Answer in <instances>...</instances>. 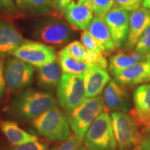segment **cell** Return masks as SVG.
Here are the masks:
<instances>
[{
  "label": "cell",
  "mask_w": 150,
  "mask_h": 150,
  "mask_svg": "<svg viewBox=\"0 0 150 150\" xmlns=\"http://www.w3.org/2000/svg\"><path fill=\"white\" fill-rule=\"evenodd\" d=\"M103 99L108 109L112 111L127 112L131 108L129 94L115 80L108 83L105 88Z\"/></svg>",
  "instance_id": "8fae6325"
},
{
  "label": "cell",
  "mask_w": 150,
  "mask_h": 150,
  "mask_svg": "<svg viewBox=\"0 0 150 150\" xmlns=\"http://www.w3.org/2000/svg\"><path fill=\"white\" fill-rule=\"evenodd\" d=\"M146 58L147 54H140L136 51L129 53L120 52L110 58L108 70L112 75H114L138 62L146 61Z\"/></svg>",
  "instance_id": "44dd1931"
},
{
  "label": "cell",
  "mask_w": 150,
  "mask_h": 150,
  "mask_svg": "<svg viewBox=\"0 0 150 150\" xmlns=\"http://www.w3.org/2000/svg\"><path fill=\"white\" fill-rule=\"evenodd\" d=\"M142 5V0H115L114 6L133 12L141 8Z\"/></svg>",
  "instance_id": "83f0119b"
},
{
  "label": "cell",
  "mask_w": 150,
  "mask_h": 150,
  "mask_svg": "<svg viewBox=\"0 0 150 150\" xmlns=\"http://www.w3.org/2000/svg\"><path fill=\"white\" fill-rule=\"evenodd\" d=\"M0 12L6 16H14L18 12L15 0H0Z\"/></svg>",
  "instance_id": "f1b7e54d"
},
{
  "label": "cell",
  "mask_w": 150,
  "mask_h": 150,
  "mask_svg": "<svg viewBox=\"0 0 150 150\" xmlns=\"http://www.w3.org/2000/svg\"><path fill=\"white\" fill-rule=\"evenodd\" d=\"M117 147L119 150H140L145 135L131 114L113 112L111 115Z\"/></svg>",
  "instance_id": "7a4b0ae2"
},
{
  "label": "cell",
  "mask_w": 150,
  "mask_h": 150,
  "mask_svg": "<svg viewBox=\"0 0 150 150\" xmlns=\"http://www.w3.org/2000/svg\"><path fill=\"white\" fill-rule=\"evenodd\" d=\"M81 142V141L79 140L76 135H71L56 150H76Z\"/></svg>",
  "instance_id": "f546056e"
},
{
  "label": "cell",
  "mask_w": 150,
  "mask_h": 150,
  "mask_svg": "<svg viewBox=\"0 0 150 150\" xmlns=\"http://www.w3.org/2000/svg\"><path fill=\"white\" fill-rule=\"evenodd\" d=\"M81 40L87 51L98 54H104L106 52L105 49L88 31H83L81 33Z\"/></svg>",
  "instance_id": "d4e9b609"
},
{
  "label": "cell",
  "mask_w": 150,
  "mask_h": 150,
  "mask_svg": "<svg viewBox=\"0 0 150 150\" xmlns=\"http://www.w3.org/2000/svg\"><path fill=\"white\" fill-rule=\"evenodd\" d=\"M140 150H150V136L145 137L140 146Z\"/></svg>",
  "instance_id": "e575fe53"
},
{
  "label": "cell",
  "mask_w": 150,
  "mask_h": 150,
  "mask_svg": "<svg viewBox=\"0 0 150 150\" xmlns=\"http://www.w3.org/2000/svg\"><path fill=\"white\" fill-rule=\"evenodd\" d=\"M0 128L11 143L16 146L38 140L36 136L24 131L14 122L1 121Z\"/></svg>",
  "instance_id": "ffe728a7"
},
{
  "label": "cell",
  "mask_w": 150,
  "mask_h": 150,
  "mask_svg": "<svg viewBox=\"0 0 150 150\" xmlns=\"http://www.w3.org/2000/svg\"><path fill=\"white\" fill-rule=\"evenodd\" d=\"M64 48L73 59L79 61H85L86 50L83 44L79 41H73Z\"/></svg>",
  "instance_id": "484cf974"
},
{
  "label": "cell",
  "mask_w": 150,
  "mask_h": 150,
  "mask_svg": "<svg viewBox=\"0 0 150 150\" xmlns=\"http://www.w3.org/2000/svg\"><path fill=\"white\" fill-rule=\"evenodd\" d=\"M47 146L45 144L37 141L30 142L27 143L17 145L12 150H47Z\"/></svg>",
  "instance_id": "4dcf8cb0"
},
{
  "label": "cell",
  "mask_w": 150,
  "mask_h": 150,
  "mask_svg": "<svg viewBox=\"0 0 150 150\" xmlns=\"http://www.w3.org/2000/svg\"><path fill=\"white\" fill-rule=\"evenodd\" d=\"M146 61L150 63V52L147 54V58H146Z\"/></svg>",
  "instance_id": "74e56055"
},
{
  "label": "cell",
  "mask_w": 150,
  "mask_h": 150,
  "mask_svg": "<svg viewBox=\"0 0 150 150\" xmlns=\"http://www.w3.org/2000/svg\"><path fill=\"white\" fill-rule=\"evenodd\" d=\"M87 30L88 32L105 49L106 52H112L117 48L104 18L95 17Z\"/></svg>",
  "instance_id": "ac0fdd59"
},
{
  "label": "cell",
  "mask_w": 150,
  "mask_h": 150,
  "mask_svg": "<svg viewBox=\"0 0 150 150\" xmlns=\"http://www.w3.org/2000/svg\"><path fill=\"white\" fill-rule=\"evenodd\" d=\"M34 67L18 58H11L4 67L6 86L9 91H18L29 86L33 81Z\"/></svg>",
  "instance_id": "ba28073f"
},
{
  "label": "cell",
  "mask_w": 150,
  "mask_h": 150,
  "mask_svg": "<svg viewBox=\"0 0 150 150\" xmlns=\"http://www.w3.org/2000/svg\"><path fill=\"white\" fill-rule=\"evenodd\" d=\"M22 42L21 33L13 24L0 18V56L13 54Z\"/></svg>",
  "instance_id": "9a60e30c"
},
{
  "label": "cell",
  "mask_w": 150,
  "mask_h": 150,
  "mask_svg": "<svg viewBox=\"0 0 150 150\" xmlns=\"http://www.w3.org/2000/svg\"><path fill=\"white\" fill-rule=\"evenodd\" d=\"M110 81V76L104 69L93 67L84 74V87L86 97H98Z\"/></svg>",
  "instance_id": "2e32d148"
},
{
  "label": "cell",
  "mask_w": 150,
  "mask_h": 150,
  "mask_svg": "<svg viewBox=\"0 0 150 150\" xmlns=\"http://www.w3.org/2000/svg\"><path fill=\"white\" fill-rule=\"evenodd\" d=\"M86 3L91 7L95 17L104 18L113 8L115 0H88Z\"/></svg>",
  "instance_id": "cb8c5ba5"
},
{
  "label": "cell",
  "mask_w": 150,
  "mask_h": 150,
  "mask_svg": "<svg viewBox=\"0 0 150 150\" xmlns=\"http://www.w3.org/2000/svg\"><path fill=\"white\" fill-rule=\"evenodd\" d=\"M115 80L123 86H134L150 82V63L140 61L113 75Z\"/></svg>",
  "instance_id": "7c38bea8"
},
{
  "label": "cell",
  "mask_w": 150,
  "mask_h": 150,
  "mask_svg": "<svg viewBox=\"0 0 150 150\" xmlns=\"http://www.w3.org/2000/svg\"><path fill=\"white\" fill-rule=\"evenodd\" d=\"M56 99L51 93L27 90L14 97L6 111L19 120L34 119L53 107Z\"/></svg>",
  "instance_id": "6da1fadb"
},
{
  "label": "cell",
  "mask_w": 150,
  "mask_h": 150,
  "mask_svg": "<svg viewBox=\"0 0 150 150\" xmlns=\"http://www.w3.org/2000/svg\"><path fill=\"white\" fill-rule=\"evenodd\" d=\"M31 125L38 134L51 141H63L70 136L66 116L56 106L33 119Z\"/></svg>",
  "instance_id": "277c9868"
},
{
  "label": "cell",
  "mask_w": 150,
  "mask_h": 150,
  "mask_svg": "<svg viewBox=\"0 0 150 150\" xmlns=\"http://www.w3.org/2000/svg\"><path fill=\"white\" fill-rule=\"evenodd\" d=\"M143 134H147V136H150V117L139 125Z\"/></svg>",
  "instance_id": "836d02e7"
},
{
  "label": "cell",
  "mask_w": 150,
  "mask_h": 150,
  "mask_svg": "<svg viewBox=\"0 0 150 150\" xmlns=\"http://www.w3.org/2000/svg\"><path fill=\"white\" fill-rule=\"evenodd\" d=\"M142 7L150 9V0H142Z\"/></svg>",
  "instance_id": "d590c367"
},
{
  "label": "cell",
  "mask_w": 150,
  "mask_h": 150,
  "mask_svg": "<svg viewBox=\"0 0 150 150\" xmlns=\"http://www.w3.org/2000/svg\"><path fill=\"white\" fill-rule=\"evenodd\" d=\"M61 65L57 60L38 67L37 74L38 86L46 90H52L55 88L61 79Z\"/></svg>",
  "instance_id": "d6986e66"
},
{
  "label": "cell",
  "mask_w": 150,
  "mask_h": 150,
  "mask_svg": "<svg viewBox=\"0 0 150 150\" xmlns=\"http://www.w3.org/2000/svg\"><path fill=\"white\" fill-rule=\"evenodd\" d=\"M88 1V0H74V1L79 4H85Z\"/></svg>",
  "instance_id": "8d00e7d4"
},
{
  "label": "cell",
  "mask_w": 150,
  "mask_h": 150,
  "mask_svg": "<svg viewBox=\"0 0 150 150\" xmlns=\"http://www.w3.org/2000/svg\"><path fill=\"white\" fill-rule=\"evenodd\" d=\"M88 150H91V149H88Z\"/></svg>",
  "instance_id": "60d3db41"
},
{
  "label": "cell",
  "mask_w": 150,
  "mask_h": 150,
  "mask_svg": "<svg viewBox=\"0 0 150 150\" xmlns=\"http://www.w3.org/2000/svg\"><path fill=\"white\" fill-rule=\"evenodd\" d=\"M134 109L130 113L138 125L150 117V83L138 86L134 93Z\"/></svg>",
  "instance_id": "e0dca14e"
},
{
  "label": "cell",
  "mask_w": 150,
  "mask_h": 150,
  "mask_svg": "<svg viewBox=\"0 0 150 150\" xmlns=\"http://www.w3.org/2000/svg\"><path fill=\"white\" fill-rule=\"evenodd\" d=\"M57 98L61 108L70 111L86 99L84 75L63 73L57 85Z\"/></svg>",
  "instance_id": "8992f818"
},
{
  "label": "cell",
  "mask_w": 150,
  "mask_h": 150,
  "mask_svg": "<svg viewBox=\"0 0 150 150\" xmlns=\"http://www.w3.org/2000/svg\"><path fill=\"white\" fill-rule=\"evenodd\" d=\"M85 145L91 150H115L112 118L108 112H102L94 120L86 135Z\"/></svg>",
  "instance_id": "5b68a950"
},
{
  "label": "cell",
  "mask_w": 150,
  "mask_h": 150,
  "mask_svg": "<svg viewBox=\"0 0 150 150\" xmlns=\"http://www.w3.org/2000/svg\"><path fill=\"white\" fill-rule=\"evenodd\" d=\"M104 110V99L98 96L86 99L77 107L67 112L69 125L79 140L82 141L92 123Z\"/></svg>",
  "instance_id": "3957f363"
},
{
  "label": "cell",
  "mask_w": 150,
  "mask_h": 150,
  "mask_svg": "<svg viewBox=\"0 0 150 150\" xmlns=\"http://www.w3.org/2000/svg\"><path fill=\"white\" fill-rule=\"evenodd\" d=\"M150 27V9L141 7L130 14L129 30L127 37V47L131 49Z\"/></svg>",
  "instance_id": "4fadbf2b"
},
{
  "label": "cell",
  "mask_w": 150,
  "mask_h": 150,
  "mask_svg": "<svg viewBox=\"0 0 150 150\" xmlns=\"http://www.w3.org/2000/svg\"><path fill=\"white\" fill-rule=\"evenodd\" d=\"M59 63L65 74L84 75L92 67H96L85 61H79L69 55L65 48L59 52Z\"/></svg>",
  "instance_id": "7402d4cb"
},
{
  "label": "cell",
  "mask_w": 150,
  "mask_h": 150,
  "mask_svg": "<svg viewBox=\"0 0 150 150\" xmlns=\"http://www.w3.org/2000/svg\"><path fill=\"white\" fill-rule=\"evenodd\" d=\"M93 12L87 3L72 1L65 11V17L71 27L77 30H86L93 18Z\"/></svg>",
  "instance_id": "5bb4252c"
},
{
  "label": "cell",
  "mask_w": 150,
  "mask_h": 150,
  "mask_svg": "<svg viewBox=\"0 0 150 150\" xmlns=\"http://www.w3.org/2000/svg\"><path fill=\"white\" fill-rule=\"evenodd\" d=\"M51 150H56V149H51Z\"/></svg>",
  "instance_id": "ab89813d"
},
{
  "label": "cell",
  "mask_w": 150,
  "mask_h": 150,
  "mask_svg": "<svg viewBox=\"0 0 150 150\" xmlns=\"http://www.w3.org/2000/svg\"><path fill=\"white\" fill-rule=\"evenodd\" d=\"M72 34L70 26L59 20H48L37 31V36L42 42L54 45H61L68 42Z\"/></svg>",
  "instance_id": "30bf717a"
},
{
  "label": "cell",
  "mask_w": 150,
  "mask_h": 150,
  "mask_svg": "<svg viewBox=\"0 0 150 150\" xmlns=\"http://www.w3.org/2000/svg\"><path fill=\"white\" fill-rule=\"evenodd\" d=\"M130 12L113 6L105 16L112 39L116 47H120L128 37Z\"/></svg>",
  "instance_id": "9c48e42d"
},
{
  "label": "cell",
  "mask_w": 150,
  "mask_h": 150,
  "mask_svg": "<svg viewBox=\"0 0 150 150\" xmlns=\"http://www.w3.org/2000/svg\"><path fill=\"white\" fill-rule=\"evenodd\" d=\"M13 55L38 68L57 60L53 47L34 41H23Z\"/></svg>",
  "instance_id": "52a82bcc"
},
{
  "label": "cell",
  "mask_w": 150,
  "mask_h": 150,
  "mask_svg": "<svg viewBox=\"0 0 150 150\" xmlns=\"http://www.w3.org/2000/svg\"><path fill=\"white\" fill-rule=\"evenodd\" d=\"M74 0H54V8L59 12L65 11V9Z\"/></svg>",
  "instance_id": "d6a6232c"
},
{
  "label": "cell",
  "mask_w": 150,
  "mask_h": 150,
  "mask_svg": "<svg viewBox=\"0 0 150 150\" xmlns=\"http://www.w3.org/2000/svg\"><path fill=\"white\" fill-rule=\"evenodd\" d=\"M134 51L143 54H147L150 52V27L137 42Z\"/></svg>",
  "instance_id": "4316f807"
},
{
  "label": "cell",
  "mask_w": 150,
  "mask_h": 150,
  "mask_svg": "<svg viewBox=\"0 0 150 150\" xmlns=\"http://www.w3.org/2000/svg\"><path fill=\"white\" fill-rule=\"evenodd\" d=\"M76 150H86V149H85V148H84V147H79V148H77V149H76Z\"/></svg>",
  "instance_id": "f35d334b"
},
{
  "label": "cell",
  "mask_w": 150,
  "mask_h": 150,
  "mask_svg": "<svg viewBox=\"0 0 150 150\" xmlns=\"http://www.w3.org/2000/svg\"><path fill=\"white\" fill-rule=\"evenodd\" d=\"M6 79L4 74V64L3 60L0 58V98L4 96L6 91Z\"/></svg>",
  "instance_id": "1f68e13d"
},
{
  "label": "cell",
  "mask_w": 150,
  "mask_h": 150,
  "mask_svg": "<svg viewBox=\"0 0 150 150\" xmlns=\"http://www.w3.org/2000/svg\"><path fill=\"white\" fill-rule=\"evenodd\" d=\"M19 10L33 14H47L54 7V0H15Z\"/></svg>",
  "instance_id": "603a6c76"
}]
</instances>
